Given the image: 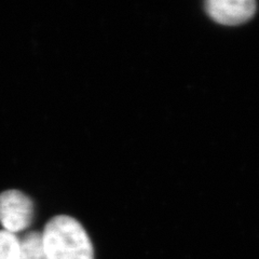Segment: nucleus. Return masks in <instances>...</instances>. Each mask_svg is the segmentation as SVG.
<instances>
[{"mask_svg":"<svg viewBox=\"0 0 259 259\" xmlns=\"http://www.w3.org/2000/svg\"><path fill=\"white\" fill-rule=\"evenodd\" d=\"M41 234L49 259H94L92 241L74 217L59 215L51 218Z\"/></svg>","mask_w":259,"mask_h":259,"instance_id":"nucleus-1","label":"nucleus"},{"mask_svg":"<svg viewBox=\"0 0 259 259\" xmlns=\"http://www.w3.org/2000/svg\"><path fill=\"white\" fill-rule=\"evenodd\" d=\"M34 212V203L24 192L11 189L0 193V224L4 230L15 234L27 229Z\"/></svg>","mask_w":259,"mask_h":259,"instance_id":"nucleus-2","label":"nucleus"},{"mask_svg":"<svg viewBox=\"0 0 259 259\" xmlns=\"http://www.w3.org/2000/svg\"><path fill=\"white\" fill-rule=\"evenodd\" d=\"M205 10L215 22L236 26L253 18L257 5L253 0H208L205 3Z\"/></svg>","mask_w":259,"mask_h":259,"instance_id":"nucleus-3","label":"nucleus"},{"mask_svg":"<svg viewBox=\"0 0 259 259\" xmlns=\"http://www.w3.org/2000/svg\"><path fill=\"white\" fill-rule=\"evenodd\" d=\"M20 259H49L44 246L42 234L38 231L26 233L20 239Z\"/></svg>","mask_w":259,"mask_h":259,"instance_id":"nucleus-4","label":"nucleus"},{"mask_svg":"<svg viewBox=\"0 0 259 259\" xmlns=\"http://www.w3.org/2000/svg\"><path fill=\"white\" fill-rule=\"evenodd\" d=\"M20 239L16 234L0 230V259H20Z\"/></svg>","mask_w":259,"mask_h":259,"instance_id":"nucleus-5","label":"nucleus"}]
</instances>
